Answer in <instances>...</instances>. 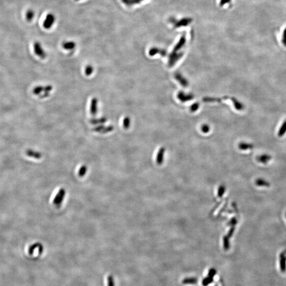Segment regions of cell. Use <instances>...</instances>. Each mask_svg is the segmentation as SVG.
I'll return each instance as SVG.
<instances>
[{"instance_id":"obj_1","label":"cell","mask_w":286,"mask_h":286,"mask_svg":"<svg viewBox=\"0 0 286 286\" xmlns=\"http://www.w3.org/2000/svg\"><path fill=\"white\" fill-rule=\"evenodd\" d=\"M66 194V191L64 188H61L57 192L53 199V204L57 207H59L63 202Z\"/></svg>"},{"instance_id":"obj_2","label":"cell","mask_w":286,"mask_h":286,"mask_svg":"<svg viewBox=\"0 0 286 286\" xmlns=\"http://www.w3.org/2000/svg\"><path fill=\"white\" fill-rule=\"evenodd\" d=\"M34 49L35 53L38 56L40 57L42 59H45L47 57V54L46 52L41 46V45L40 43L38 41L35 42V44L34 45Z\"/></svg>"},{"instance_id":"obj_3","label":"cell","mask_w":286,"mask_h":286,"mask_svg":"<svg viewBox=\"0 0 286 286\" xmlns=\"http://www.w3.org/2000/svg\"><path fill=\"white\" fill-rule=\"evenodd\" d=\"M55 21V16L53 14H48L43 23V27L46 29H50Z\"/></svg>"},{"instance_id":"obj_4","label":"cell","mask_w":286,"mask_h":286,"mask_svg":"<svg viewBox=\"0 0 286 286\" xmlns=\"http://www.w3.org/2000/svg\"><path fill=\"white\" fill-rule=\"evenodd\" d=\"M97 103L98 100L97 98L93 97L92 99L90 104V112L93 116H96L97 112Z\"/></svg>"},{"instance_id":"obj_5","label":"cell","mask_w":286,"mask_h":286,"mask_svg":"<svg viewBox=\"0 0 286 286\" xmlns=\"http://www.w3.org/2000/svg\"><path fill=\"white\" fill-rule=\"evenodd\" d=\"M26 154L29 157H33L36 159H40L42 157L41 153L32 150H28L26 151Z\"/></svg>"},{"instance_id":"obj_6","label":"cell","mask_w":286,"mask_h":286,"mask_svg":"<svg viewBox=\"0 0 286 286\" xmlns=\"http://www.w3.org/2000/svg\"><path fill=\"white\" fill-rule=\"evenodd\" d=\"M107 119L105 117H102L99 118H93L90 120V123L92 125H102L106 123Z\"/></svg>"},{"instance_id":"obj_7","label":"cell","mask_w":286,"mask_h":286,"mask_svg":"<svg viewBox=\"0 0 286 286\" xmlns=\"http://www.w3.org/2000/svg\"><path fill=\"white\" fill-rule=\"evenodd\" d=\"M178 97L181 101L186 102L187 101L192 99L193 98V95H186L182 92H180L178 95Z\"/></svg>"},{"instance_id":"obj_8","label":"cell","mask_w":286,"mask_h":286,"mask_svg":"<svg viewBox=\"0 0 286 286\" xmlns=\"http://www.w3.org/2000/svg\"><path fill=\"white\" fill-rule=\"evenodd\" d=\"M76 44L74 41H66L64 42L62 44V47L66 50H72L75 48Z\"/></svg>"},{"instance_id":"obj_9","label":"cell","mask_w":286,"mask_h":286,"mask_svg":"<svg viewBox=\"0 0 286 286\" xmlns=\"http://www.w3.org/2000/svg\"><path fill=\"white\" fill-rule=\"evenodd\" d=\"M271 159V157L270 155L267 154H263L257 157V160H258V162L263 164L267 163Z\"/></svg>"},{"instance_id":"obj_10","label":"cell","mask_w":286,"mask_h":286,"mask_svg":"<svg viewBox=\"0 0 286 286\" xmlns=\"http://www.w3.org/2000/svg\"><path fill=\"white\" fill-rule=\"evenodd\" d=\"M175 78L180 83V84L183 86L186 87L188 85V82L187 81V80L184 78L181 74H180L179 73H176L175 74Z\"/></svg>"},{"instance_id":"obj_11","label":"cell","mask_w":286,"mask_h":286,"mask_svg":"<svg viewBox=\"0 0 286 286\" xmlns=\"http://www.w3.org/2000/svg\"><path fill=\"white\" fill-rule=\"evenodd\" d=\"M233 102V104L234 105V107L237 110H242L244 109V106L243 105L242 103L239 102V101L236 99L235 98L231 97V99Z\"/></svg>"},{"instance_id":"obj_12","label":"cell","mask_w":286,"mask_h":286,"mask_svg":"<svg viewBox=\"0 0 286 286\" xmlns=\"http://www.w3.org/2000/svg\"><path fill=\"white\" fill-rule=\"evenodd\" d=\"M34 16H35V12L32 10H28L26 12L25 18H26V20L29 22L32 21L33 19L34 18Z\"/></svg>"},{"instance_id":"obj_13","label":"cell","mask_w":286,"mask_h":286,"mask_svg":"<svg viewBox=\"0 0 286 286\" xmlns=\"http://www.w3.org/2000/svg\"><path fill=\"white\" fill-rule=\"evenodd\" d=\"M254 147V146L251 144H248L246 143H240L239 145V148L242 150H250L252 149Z\"/></svg>"},{"instance_id":"obj_14","label":"cell","mask_w":286,"mask_h":286,"mask_svg":"<svg viewBox=\"0 0 286 286\" xmlns=\"http://www.w3.org/2000/svg\"><path fill=\"white\" fill-rule=\"evenodd\" d=\"M45 86H37L34 88L33 93L35 95H41L42 92H45Z\"/></svg>"},{"instance_id":"obj_15","label":"cell","mask_w":286,"mask_h":286,"mask_svg":"<svg viewBox=\"0 0 286 286\" xmlns=\"http://www.w3.org/2000/svg\"><path fill=\"white\" fill-rule=\"evenodd\" d=\"M87 171H88V167L85 165H83L80 168L78 172V175L80 177H83L85 176Z\"/></svg>"},{"instance_id":"obj_16","label":"cell","mask_w":286,"mask_h":286,"mask_svg":"<svg viewBox=\"0 0 286 286\" xmlns=\"http://www.w3.org/2000/svg\"><path fill=\"white\" fill-rule=\"evenodd\" d=\"M286 132V120L283 122L282 126H281L279 132L278 133V135L279 137H282Z\"/></svg>"},{"instance_id":"obj_17","label":"cell","mask_w":286,"mask_h":286,"mask_svg":"<svg viewBox=\"0 0 286 286\" xmlns=\"http://www.w3.org/2000/svg\"><path fill=\"white\" fill-rule=\"evenodd\" d=\"M255 184L256 185L258 186H265V187H269L270 186V184L266 181L265 180L262 179H258L255 180Z\"/></svg>"},{"instance_id":"obj_18","label":"cell","mask_w":286,"mask_h":286,"mask_svg":"<svg viewBox=\"0 0 286 286\" xmlns=\"http://www.w3.org/2000/svg\"><path fill=\"white\" fill-rule=\"evenodd\" d=\"M130 126V119L128 117H126L123 120V126L125 129H128Z\"/></svg>"},{"instance_id":"obj_19","label":"cell","mask_w":286,"mask_h":286,"mask_svg":"<svg viewBox=\"0 0 286 286\" xmlns=\"http://www.w3.org/2000/svg\"><path fill=\"white\" fill-rule=\"evenodd\" d=\"M141 0H121L123 4L127 6H131L136 3H139Z\"/></svg>"},{"instance_id":"obj_20","label":"cell","mask_w":286,"mask_h":286,"mask_svg":"<svg viewBox=\"0 0 286 286\" xmlns=\"http://www.w3.org/2000/svg\"><path fill=\"white\" fill-rule=\"evenodd\" d=\"M93 71H94V69H93V67L91 65H87L86 66L85 69V75L88 76H89L91 75L92 74L93 72Z\"/></svg>"},{"instance_id":"obj_21","label":"cell","mask_w":286,"mask_h":286,"mask_svg":"<svg viewBox=\"0 0 286 286\" xmlns=\"http://www.w3.org/2000/svg\"><path fill=\"white\" fill-rule=\"evenodd\" d=\"M114 130V126L112 125L105 126L104 129L101 132V134H107L108 132H111Z\"/></svg>"},{"instance_id":"obj_22","label":"cell","mask_w":286,"mask_h":286,"mask_svg":"<svg viewBox=\"0 0 286 286\" xmlns=\"http://www.w3.org/2000/svg\"><path fill=\"white\" fill-rule=\"evenodd\" d=\"M197 283V279L195 278H188L183 281V283L185 284H194Z\"/></svg>"},{"instance_id":"obj_23","label":"cell","mask_w":286,"mask_h":286,"mask_svg":"<svg viewBox=\"0 0 286 286\" xmlns=\"http://www.w3.org/2000/svg\"><path fill=\"white\" fill-rule=\"evenodd\" d=\"M213 277H211L208 276V277L206 278L203 280V281H202V285L204 286H207L209 283H212L213 282Z\"/></svg>"},{"instance_id":"obj_24","label":"cell","mask_w":286,"mask_h":286,"mask_svg":"<svg viewBox=\"0 0 286 286\" xmlns=\"http://www.w3.org/2000/svg\"><path fill=\"white\" fill-rule=\"evenodd\" d=\"M104 127H105V126H104L103 125H99V126L94 127L92 129V130L94 131L95 132H100V133L104 129Z\"/></svg>"},{"instance_id":"obj_25","label":"cell","mask_w":286,"mask_h":286,"mask_svg":"<svg viewBox=\"0 0 286 286\" xmlns=\"http://www.w3.org/2000/svg\"><path fill=\"white\" fill-rule=\"evenodd\" d=\"M282 43L285 47H286V28L283 30V38H282Z\"/></svg>"},{"instance_id":"obj_26","label":"cell","mask_w":286,"mask_h":286,"mask_svg":"<svg viewBox=\"0 0 286 286\" xmlns=\"http://www.w3.org/2000/svg\"><path fill=\"white\" fill-rule=\"evenodd\" d=\"M199 106V104L195 103V104H193V105H192L191 107V111L192 112H195L198 109Z\"/></svg>"},{"instance_id":"obj_27","label":"cell","mask_w":286,"mask_h":286,"mask_svg":"<svg viewBox=\"0 0 286 286\" xmlns=\"http://www.w3.org/2000/svg\"><path fill=\"white\" fill-rule=\"evenodd\" d=\"M201 129H202V132H203L207 133V132H209V130L210 128H209V126H207V125H204V126L202 127V128H201Z\"/></svg>"},{"instance_id":"obj_28","label":"cell","mask_w":286,"mask_h":286,"mask_svg":"<svg viewBox=\"0 0 286 286\" xmlns=\"http://www.w3.org/2000/svg\"><path fill=\"white\" fill-rule=\"evenodd\" d=\"M216 270H214V269H211V271H209V274H208V276H210L211 277H213L215 274H216Z\"/></svg>"},{"instance_id":"obj_29","label":"cell","mask_w":286,"mask_h":286,"mask_svg":"<svg viewBox=\"0 0 286 286\" xmlns=\"http://www.w3.org/2000/svg\"><path fill=\"white\" fill-rule=\"evenodd\" d=\"M49 95V93L48 92H44V93H41L40 95V97L41 98H44V97H47Z\"/></svg>"},{"instance_id":"obj_30","label":"cell","mask_w":286,"mask_h":286,"mask_svg":"<svg viewBox=\"0 0 286 286\" xmlns=\"http://www.w3.org/2000/svg\"><path fill=\"white\" fill-rule=\"evenodd\" d=\"M75 1H81V0H74Z\"/></svg>"}]
</instances>
